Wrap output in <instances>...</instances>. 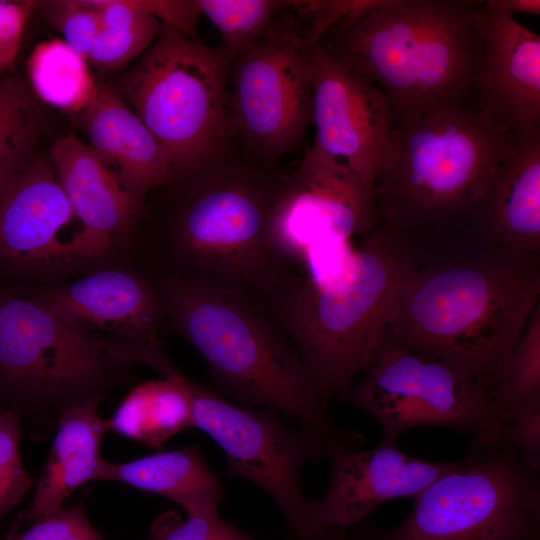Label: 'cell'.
I'll use <instances>...</instances> for the list:
<instances>
[{
	"instance_id": "cell-1",
	"label": "cell",
	"mask_w": 540,
	"mask_h": 540,
	"mask_svg": "<svg viewBox=\"0 0 540 540\" xmlns=\"http://www.w3.org/2000/svg\"><path fill=\"white\" fill-rule=\"evenodd\" d=\"M540 304V254L459 242L423 250L385 339L438 357L489 395Z\"/></svg>"
},
{
	"instance_id": "cell-2",
	"label": "cell",
	"mask_w": 540,
	"mask_h": 540,
	"mask_svg": "<svg viewBox=\"0 0 540 540\" xmlns=\"http://www.w3.org/2000/svg\"><path fill=\"white\" fill-rule=\"evenodd\" d=\"M480 3L368 1L318 43L337 63L384 92L396 126L422 114L474 106L484 55Z\"/></svg>"
},
{
	"instance_id": "cell-3",
	"label": "cell",
	"mask_w": 540,
	"mask_h": 540,
	"mask_svg": "<svg viewBox=\"0 0 540 540\" xmlns=\"http://www.w3.org/2000/svg\"><path fill=\"white\" fill-rule=\"evenodd\" d=\"M155 283L165 320L199 352L214 384L235 404L281 411L351 447L363 442L334 423L328 401L261 299L174 272H159Z\"/></svg>"
},
{
	"instance_id": "cell-4",
	"label": "cell",
	"mask_w": 540,
	"mask_h": 540,
	"mask_svg": "<svg viewBox=\"0 0 540 540\" xmlns=\"http://www.w3.org/2000/svg\"><path fill=\"white\" fill-rule=\"evenodd\" d=\"M422 254L377 223L338 276L318 284L291 272L262 299L326 401L348 391L383 344L399 291Z\"/></svg>"
},
{
	"instance_id": "cell-5",
	"label": "cell",
	"mask_w": 540,
	"mask_h": 540,
	"mask_svg": "<svg viewBox=\"0 0 540 540\" xmlns=\"http://www.w3.org/2000/svg\"><path fill=\"white\" fill-rule=\"evenodd\" d=\"M277 166L252 158L237 139L164 185L173 198L162 248L174 272L263 299L289 273L275 255L268 222Z\"/></svg>"
},
{
	"instance_id": "cell-6",
	"label": "cell",
	"mask_w": 540,
	"mask_h": 540,
	"mask_svg": "<svg viewBox=\"0 0 540 540\" xmlns=\"http://www.w3.org/2000/svg\"><path fill=\"white\" fill-rule=\"evenodd\" d=\"M516 141L474 106L399 123L373 184L378 222L422 250L457 242L468 211Z\"/></svg>"
},
{
	"instance_id": "cell-7",
	"label": "cell",
	"mask_w": 540,
	"mask_h": 540,
	"mask_svg": "<svg viewBox=\"0 0 540 540\" xmlns=\"http://www.w3.org/2000/svg\"><path fill=\"white\" fill-rule=\"evenodd\" d=\"M230 63L221 47H209L164 26L132 67L106 83L162 145L173 177L236 141L228 87Z\"/></svg>"
},
{
	"instance_id": "cell-8",
	"label": "cell",
	"mask_w": 540,
	"mask_h": 540,
	"mask_svg": "<svg viewBox=\"0 0 540 540\" xmlns=\"http://www.w3.org/2000/svg\"><path fill=\"white\" fill-rule=\"evenodd\" d=\"M372 540H539L540 481L509 444L471 445L461 464Z\"/></svg>"
},
{
	"instance_id": "cell-9",
	"label": "cell",
	"mask_w": 540,
	"mask_h": 540,
	"mask_svg": "<svg viewBox=\"0 0 540 540\" xmlns=\"http://www.w3.org/2000/svg\"><path fill=\"white\" fill-rule=\"evenodd\" d=\"M363 372L337 400L374 417L384 440L396 442L415 427H444L470 434L472 445L493 442L498 423L489 394L448 362L385 339Z\"/></svg>"
},
{
	"instance_id": "cell-10",
	"label": "cell",
	"mask_w": 540,
	"mask_h": 540,
	"mask_svg": "<svg viewBox=\"0 0 540 540\" xmlns=\"http://www.w3.org/2000/svg\"><path fill=\"white\" fill-rule=\"evenodd\" d=\"M182 383L190 401L192 425L221 448L226 476L265 491L298 540H313V499L303 493L300 473L307 464L325 458L329 438L306 424L287 425L272 408L230 403L184 375Z\"/></svg>"
},
{
	"instance_id": "cell-11",
	"label": "cell",
	"mask_w": 540,
	"mask_h": 540,
	"mask_svg": "<svg viewBox=\"0 0 540 540\" xmlns=\"http://www.w3.org/2000/svg\"><path fill=\"white\" fill-rule=\"evenodd\" d=\"M289 7L259 41L232 59L228 87L235 136L252 158L277 166L313 124L302 25Z\"/></svg>"
},
{
	"instance_id": "cell-12",
	"label": "cell",
	"mask_w": 540,
	"mask_h": 540,
	"mask_svg": "<svg viewBox=\"0 0 540 540\" xmlns=\"http://www.w3.org/2000/svg\"><path fill=\"white\" fill-rule=\"evenodd\" d=\"M373 190L344 162L317 147L276 184L268 222L280 262L299 273L309 256L351 245L378 223Z\"/></svg>"
},
{
	"instance_id": "cell-13",
	"label": "cell",
	"mask_w": 540,
	"mask_h": 540,
	"mask_svg": "<svg viewBox=\"0 0 540 540\" xmlns=\"http://www.w3.org/2000/svg\"><path fill=\"white\" fill-rule=\"evenodd\" d=\"M107 343L66 325L34 296L0 295V377L24 394H86L118 364Z\"/></svg>"
},
{
	"instance_id": "cell-14",
	"label": "cell",
	"mask_w": 540,
	"mask_h": 540,
	"mask_svg": "<svg viewBox=\"0 0 540 540\" xmlns=\"http://www.w3.org/2000/svg\"><path fill=\"white\" fill-rule=\"evenodd\" d=\"M110 249L74 214L50 160L33 155L0 184V262L23 272L85 265Z\"/></svg>"
},
{
	"instance_id": "cell-15",
	"label": "cell",
	"mask_w": 540,
	"mask_h": 540,
	"mask_svg": "<svg viewBox=\"0 0 540 540\" xmlns=\"http://www.w3.org/2000/svg\"><path fill=\"white\" fill-rule=\"evenodd\" d=\"M304 54L313 90L314 146L344 162L373 190L395 127L388 98L319 43L305 47Z\"/></svg>"
},
{
	"instance_id": "cell-16",
	"label": "cell",
	"mask_w": 540,
	"mask_h": 540,
	"mask_svg": "<svg viewBox=\"0 0 540 540\" xmlns=\"http://www.w3.org/2000/svg\"><path fill=\"white\" fill-rule=\"evenodd\" d=\"M325 458L330 463L328 488L313 499V540H336L357 526L380 505L400 498L415 499L433 482L455 470L461 459L431 462L401 451L396 442L382 440L368 450L329 439Z\"/></svg>"
},
{
	"instance_id": "cell-17",
	"label": "cell",
	"mask_w": 540,
	"mask_h": 540,
	"mask_svg": "<svg viewBox=\"0 0 540 540\" xmlns=\"http://www.w3.org/2000/svg\"><path fill=\"white\" fill-rule=\"evenodd\" d=\"M484 55L474 107L515 136L540 129V36L493 0L481 1Z\"/></svg>"
},
{
	"instance_id": "cell-18",
	"label": "cell",
	"mask_w": 540,
	"mask_h": 540,
	"mask_svg": "<svg viewBox=\"0 0 540 540\" xmlns=\"http://www.w3.org/2000/svg\"><path fill=\"white\" fill-rule=\"evenodd\" d=\"M34 297L82 333L106 332L134 345L159 342L165 319L161 293L155 282L131 270H98L73 283L44 288Z\"/></svg>"
},
{
	"instance_id": "cell-19",
	"label": "cell",
	"mask_w": 540,
	"mask_h": 540,
	"mask_svg": "<svg viewBox=\"0 0 540 540\" xmlns=\"http://www.w3.org/2000/svg\"><path fill=\"white\" fill-rule=\"evenodd\" d=\"M458 241L540 254V129L517 136L468 211Z\"/></svg>"
},
{
	"instance_id": "cell-20",
	"label": "cell",
	"mask_w": 540,
	"mask_h": 540,
	"mask_svg": "<svg viewBox=\"0 0 540 540\" xmlns=\"http://www.w3.org/2000/svg\"><path fill=\"white\" fill-rule=\"evenodd\" d=\"M76 115L91 149L134 198L144 202L151 191L171 181L173 168L168 154L106 83H98L94 100Z\"/></svg>"
},
{
	"instance_id": "cell-21",
	"label": "cell",
	"mask_w": 540,
	"mask_h": 540,
	"mask_svg": "<svg viewBox=\"0 0 540 540\" xmlns=\"http://www.w3.org/2000/svg\"><path fill=\"white\" fill-rule=\"evenodd\" d=\"M50 163L74 214L105 246L111 249L134 229L145 203L124 189L89 145L66 135L52 146Z\"/></svg>"
},
{
	"instance_id": "cell-22",
	"label": "cell",
	"mask_w": 540,
	"mask_h": 540,
	"mask_svg": "<svg viewBox=\"0 0 540 540\" xmlns=\"http://www.w3.org/2000/svg\"><path fill=\"white\" fill-rule=\"evenodd\" d=\"M99 394H90L64 410L47 464L38 480L27 519L37 520L59 509L78 487L93 480L99 446L110 420L98 416Z\"/></svg>"
},
{
	"instance_id": "cell-23",
	"label": "cell",
	"mask_w": 540,
	"mask_h": 540,
	"mask_svg": "<svg viewBox=\"0 0 540 540\" xmlns=\"http://www.w3.org/2000/svg\"><path fill=\"white\" fill-rule=\"evenodd\" d=\"M93 480L116 481L170 499L186 513L218 508L223 488L196 447L125 463L101 458Z\"/></svg>"
},
{
	"instance_id": "cell-24",
	"label": "cell",
	"mask_w": 540,
	"mask_h": 540,
	"mask_svg": "<svg viewBox=\"0 0 540 540\" xmlns=\"http://www.w3.org/2000/svg\"><path fill=\"white\" fill-rule=\"evenodd\" d=\"M163 380L145 382L131 391L110 420L111 430L150 447H159L179 431L192 427L183 374L171 363Z\"/></svg>"
},
{
	"instance_id": "cell-25",
	"label": "cell",
	"mask_w": 540,
	"mask_h": 540,
	"mask_svg": "<svg viewBox=\"0 0 540 540\" xmlns=\"http://www.w3.org/2000/svg\"><path fill=\"white\" fill-rule=\"evenodd\" d=\"M27 74L41 103L73 114L87 108L98 90L87 60L61 39L34 47L27 59Z\"/></svg>"
},
{
	"instance_id": "cell-26",
	"label": "cell",
	"mask_w": 540,
	"mask_h": 540,
	"mask_svg": "<svg viewBox=\"0 0 540 540\" xmlns=\"http://www.w3.org/2000/svg\"><path fill=\"white\" fill-rule=\"evenodd\" d=\"M100 28L87 57L99 72H122L158 38L164 25L151 15L125 6L121 0H90Z\"/></svg>"
},
{
	"instance_id": "cell-27",
	"label": "cell",
	"mask_w": 540,
	"mask_h": 540,
	"mask_svg": "<svg viewBox=\"0 0 540 540\" xmlns=\"http://www.w3.org/2000/svg\"><path fill=\"white\" fill-rule=\"evenodd\" d=\"M46 124L43 103L27 79L0 77V184L34 155Z\"/></svg>"
},
{
	"instance_id": "cell-28",
	"label": "cell",
	"mask_w": 540,
	"mask_h": 540,
	"mask_svg": "<svg viewBox=\"0 0 540 540\" xmlns=\"http://www.w3.org/2000/svg\"><path fill=\"white\" fill-rule=\"evenodd\" d=\"M498 423L540 404V304L517 340L500 382L489 395Z\"/></svg>"
},
{
	"instance_id": "cell-29",
	"label": "cell",
	"mask_w": 540,
	"mask_h": 540,
	"mask_svg": "<svg viewBox=\"0 0 540 540\" xmlns=\"http://www.w3.org/2000/svg\"><path fill=\"white\" fill-rule=\"evenodd\" d=\"M201 15L219 31L222 50L232 61L275 25L291 2L269 0H197Z\"/></svg>"
},
{
	"instance_id": "cell-30",
	"label": "cell",
	"mask_w": 540,
	"mask_h": 540,
	"mask_svg": "<svg viewBox=\"0 0 540 540\" xmlns=\"http://www.w3.org/2000/svg\"><path fill=\"white\" fill-rule=\"evenodd\" d=\"M45 19L65 41L86 60L98 35L97 8L90 0H52L39 2Z\"/></svg>"
},
{
	"instance_id": "cell-31",
	"label": "cell",
	"mask_w": 540,
	"mask_h": 540,
	"mask_svg": "<svg viewBox=\"0 0 540 540\" xmlns=\"http://www.w3.org/2000/svg\"><path fill=\"white\" fill-rule=\"evenodd\" d=\"M19 440L16 412L0 407V519L22 500L32 486L20 459Z\"/></svg>"
},
{
	"instance_id": "cell-32",
	"label": "cell",
	"mask_w": 540,
	"mask_h": 540,
	"mask_svg": "<svg viewBox=\"0 0 540 540\" xmlns=\"http://www.w3.org/2000/svg\"><path fill=\"white\" fill-rule=\"evenodd\" d=\"M187 515L185 521L175 514L159 517L152 526L150 540H257L225 522L218 508Z\"/></svg>"
},
{
	"instance_id": "cell-33",
	"label": "cell",
	"mask_w": 540,
	"mask_h": 540,
	"mask_svg": "<svg viewBox=\"0 0 540 540\" xmlns=\"http://www.w3.org/2000/svg\"><path fill=\"white\" fill-rule=\"evenodd\" d=\"M7 540H105L90 523L83 505L59 509L36 520L27 531Z\"/></svg>"
},
{
	"instance_id": "cell-34",
	"label": "cell",
	"mask_w": 540,
	"mask_h": 540,
	"mask_svg": "<svg viewBox=\"0 0 540 540\" xmlns=\"http://www.w3.org/2000/svg\"><path fill=\"white\" fill-rule=\"evenodd\" d=\"M493 442L511 445L519 452L529 468L539 471L540 404L524 410L510 421L499 426Z\"/></svg>"
},
{
	"instance_id": "cell-35",
	"label": "cell",
	"mask_w": 540,
	"mask_h": 540,
	"mask_svg": "<svg viewBox=\"0 0 540 540\" xmlns=\"http://www.w3.org/2000/svg\"><path fill=\"white\" fill-rule=\"evenodd\" d=\"M38 7L39 1L0 0V71L13 66L27 21Z\"/></svg>"
},
{
	"instance_id": "cell-36",
	"label": "cell",
	"mask_w": 540,
	"mask_h": 540,
	"mask_svg": "<svg viewBox=\"0 0 540 540\" xmlns=\"http://www.w3.org/2000/svg\"><path fill=\"white\" fill-rule=\"evenodd\" d=\"M134 10L146 13L164 26L176 29L192 39L197 37V22L201 15L197 0H121Z\"/></svg>"
},
{
	"instance_id": "cell-37",
	"label": "cell",
	"mask_w": 540,
	"mask_h": 540,
	"mask_svg": "<svg viewBox=\"0 0 540 540\" xmlns=\"http://www.w3.org/2000/svg\"><path fill=\"white\" fill-rule=\"evenodd\" d=\"M494 4L505 13L515 17L516 14H540L539 0H493Z\"/></svg>"
},
{
	"instance_id": "cell-38",
	"label": "cell",
	"mask_w": 540,
	"mask_h": 540,
	"mask_svg": "<svg viewBox=\"0 0 540 540\" xmlns=\"http://www.w3.org/2000/svg\"><path fill=\"white\" fill-rule=\"evenodd\" d=\"M341 540H350V539H348V538H342Z\"/></svg>"
}]
</instances>
